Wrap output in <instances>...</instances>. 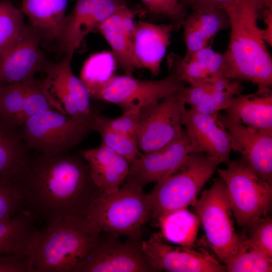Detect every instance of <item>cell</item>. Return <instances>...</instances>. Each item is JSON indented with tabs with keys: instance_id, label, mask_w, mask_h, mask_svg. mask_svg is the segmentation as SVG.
Listing matches in <instances>:
<instances>
[{
	"instance_id": "f35d334b",
	"label": "cell",
	"mask_w": 272,
	"mask_h": 272,
	"mask_svg": "<svg viewBox=\"0 0 272 272\" xmlns=\"http://www.w3.org/2000/svg\"><path fill=\"white\" fill-rule=\"evenodd\" d=\"M192 9L198 8H208L224 9L235 0H185Z\"/></svg>"
},
{
	"instance_id": "7a4b0ae2",
	"label": "cell",
	"mask_w": 272,
	"mask_h": 272,
	"mask_svg": "<svg viewBox=\"0 0 272 272\" xmlns=\"http://www.w3.org/2000/svg\"><path fill=\"white\" fill-rule=\"evenodd\" d=\"M231 29L224 57V76L250 82L255 92H271L272 60L257 23L260 11L256 0H235L224 9Z\"/></svg>"
},
{
	"instance_id": "277c9868",
	"label": "cell",
	"mask_w": 272,
	"mask_h": 272,
	"mask_svg": "<svg viewBox=\"0 0 272 272\" xmlns=\"http://www.w3.org/2000/svg\"><path fill=\"white\" fill-rule=\"evenodd\" d=\"M153 198L143 187L127 178L116 191L100 193L85 220L96 232L108 233L141 242L142 231L150 220Z\"/></svg>"
},
{
	"instance_id": "52a82bcc",
	"label": "cell",
	"mask_w": 272,
	"mask_h": 272,
	"mask_svg": "<svg viewBox=\"0 0 272 272\" xmlns=\"http://www.w3.org/2000/svg\"><path fill=\"white\" fill-rule=\"evenodd\" d=\"M225 169H218L233 215L237 224L246 228L266 216L272 201V184L255 175L240 159L230 160Z\"/></svg>"
},
{
	"instance_id": "3957f363",
	"label": "cell",
	"mask_w": 272,
	"mask_h": 272,
	"mask_svg": "<svg viewBox=\"0 0 272 272\" xmlns=\"http://www.w3.org/2000/svg\"><path fill=\"white\" fill-rule=\"evenodd\" d=\"M99 234L84 219L46 221L37 231L28 257L32 272H74Z\"/></svg>"
},
{
	"instance_id": "cb8c5ba5",
	"label": "cell",
	"mask_w": 272,
	"mask_h": 272,
	"mask_svg": "<svg viewBox=\"0 0 272 272\" xmlns=\"http://www.w3.org/2000/svg\"><path fill=\"white\" fill-rule=\"evenodd\" d=\"M181 25L186 53H192L209 46L211 39L230 23L224 9L198 8L184 17Z\"/></svg>"
},
{
	"instance_id": "7bdbcfd3",
	"label": "cell",
	"mask_w": 272,
	"mask_h": 272,
	"mask_svg": "<svg viewBox=\"0 0 272 272\" xmlns=\"http://www.w3.org/2000/svg\"><path fill=\"white\" fill-rule=\"evenodd\" d=\"M174 3L176 4H180V3H176L174 0H172Z\"/></svg>"
},
{
	"instance_id": "7c38bea8",
	"label": "cell",
	"mask_w": 272,
	"mask_h": 272,
	"mask_svg": "<svg viewBox=\"0 0 272 272\" xmlns=\"http://www.w3.org/2000/svg\"><path fill=\"white\" fill-rule=\"evenodd\" d=\"M49 109L66 114L44 80L35 78L0 86V118L12 127L19 128L30 118Z\"/></svg>"
},
{
	"instance_id": "6da1fadb",
	"label": "cell",
	"mask_w": 272,
	"mask_h": 272,
	"mask_svg": "<svg viewBox=\"0 0 272 272\" xmlns=\"http://www.w3.org/2000/svg\"><path fill=\"white\" fill-rule=\"evenodd\" d=\"M20 184L25 209L45 222L66 218L85 219L101 193L88 165L79 152L32 156Z\"/></svg>"
},
{
	"instance_id": "e0dca14e",
	"label": "cell",
	"mask_w": 272,
	"mask_h": 272,
	"mask_svg": "<svg viewBox=\"0 0 272 272\" xmlns=\"http://www.w3.org/2000/svg\"><path fill=\"white\" fill-rule=\"evenodd\" d=\"M193 145L184 129L176 139L158 150L141 153L130 163L128 178L142 187L158 182L176 172L188 156Z\"/></svg>"
},
{
	"instance_id": "74e56055",
	"label": "cell",
	"mask_w": 272,
	"mask_h": 272,
	"mask_svg": "<svg viewBox=\"0 0 272 272\" xmlns=\"http://www.w3.org/2000/svg\"><path fill=\"white\" fill-rule=\"evenodd\" d=\"M0 272H32V269L26 257L0 254Z\"/></svg>"
},
{
	"instance_id": "1f68e13d",
	"label": "cell",
	"mask_w": 272,
	"mask_h": 272,
	"mask_svg": "<svg viewBox=\"0 0 272 272\" xmlns=\"http://www.w3.org/2000/svg\"><path fill=\"white\" fill-rule=\"evenodd\" d=\"M26 25L24 14L11 0L0 1V54L19 38Z\"/></svg>"
},
{
	"instance_id": "60d3db41",
	"label": "cell",
	"mask_w": 272,
	"mask_h": 272,
	"mask_svg": "<svg viewBox=\"0 0 272 272\" xmlns=\"http://www.w3.org/2000/svg\"><path fill=\"white\" fill-rule=\"evenodd\" d=\"M260 11L262 10L272 8V0H256Z\"/></svg>"
},
{
	"instance_id": "ba28073f",
	"label": "cell",
	"mask_w": 272,
	"mask_h": 272,
	"mask_svg": "<svg viewBox=\"0 0 272 272\" xmlns=\"http://www.w3.org/2000/svg\"><path fill=\"white\" fill-rule=\"evenodd\" d=\"M91 125L49 109L30 118L20 129L31 151L51 156L70 152L92 131Z\"/></svg>"
},
{
	"instance_id": "2e32d148",
	"label": "cell",
	"mask_w": 272,
	"mask_h": 272,
	"mask_svg": "<svg viewBox=\"0 0 272 272\" xmlns=\"http://www.w3.org/2000/svg\"><path fill=\"white\" fill-rule=\"evenodd\" d=\"M125 6L121 0H77L56 39L59 50L74 54L88 34L97 30L105 19Z\"/></svg>"
},
{
	"instance_id": "484cf974",
	"label": "cell",
	"mask_w": 272,
	"mask_h": 272,
	"mask_svg": "<svg viewBox=\"0 0 272 272\" xmlns=\"http://www.w3.org/2000/svg\"><path fill=\"white\" fill-rule=\"evenodd\" d=\"M30 151L20 127H12L0 118V176L20 183L30 165Z\"/></svg>"
},
{
	"instance_id": "d4e9b609",
	"label": "cell",
	"mask_w": 272,
	"mask_h": 272,
	"mask_svg": "<svg viewBox=\"0 0 272 272\" xmlns=\"http://www.w3.org/2000/svg\"><path fill=\"white\" fill-rule=\"evenodd\" d=\"M224 111L233 121L257 130L272 133V92L241 93L231 100Z\"/></svg>"
},
{
	"instance_id": "f546056e",
	"label": "cell",
	"mask_w": 272,
	"mask_h": 272,
	"mask_svg": "<svg viewBox=\"0 0 272 272\" xmlns=\"http://www.w3.org/2000/svg\"><path fill=\"white\" fill-rule=\"evenodd\" d=\"M243 90L239 81L217 78L208 83L196 111L217 117Z\"/></svg>"
},
{
	"instance_id": "44dd1931",
	"label": "cell",
	"mask_w": 272,
	"mask_h": 272,
	"mask_svg": "<svg viewBox=\"0 0 272 272\" xmlns=\"http://www.w3.org/2000/svg\"><path fill=\"white\" fill-rule=\"evenodd\" d=\"M167 65L169 72L175 74L186 84L210 82L224 77L223 53L216 52L209 46L186 53L183 57L171 53L168 56Z\"/></svg>"
},
{
	"instance_id": "ac0fdd59",
	"label": "cell",
	"mask_w": 272,
	"mask_h": 272,
	"mask_svg": "<svg viewBox=\"0 0 272 272\" xmlns=\"http://www.w3.org/2000/svg\"><path fill=\"white\" fill-rule=\"evenodd\" d=\"M40 33L29 24L19 38L0 54V85L35 78L46 63L40 47Z\"/></svg>"
},
{
	"instance_id": "5bb4252c",
	"label": "cell",
	"mask_w": 272,
	"mask_h": 272,
	"mask_svg": "<svg viewBox=\"0 0 272 272\" xmlns=\"http://www.w3.org/2000/svg\"><path fill=\"white\" fill-rule=\"evenodd\" d=\"M73 56L66 54L59 61L47 64L43 80L67 115L81 121L92 122L98 113L91 106V97L84 83L73 73Z\"/></svg>"
},
{
	"instance_id": "603a6c76",
	"label": "cell",
	"mask_w": 272,
	"mask_h": 272,
	"mask_svg": "<svg viewBox=\"0 0 272 272\" xmlns=\"http://www.w3.org/2000/svg\"><path fill=\"white\" fill-rule=\"evenodd\" d=\"M135 14L125 5L105 19L97 29L111 47L116 62L128 76H132L135 70L131 50Z\"/></svg>"
},
{
	"instance_id": "9c48e42d",
	"label": "cell",
	"mask_w": 272,
	"mask_h": 272,
	"mask_svg": "<svg viewBox=\"0 0 272 272\" xmlns=\"http://www.w3.org/2000/svg\"><path fill=\"white\" fill-rule=\"evenodd\" d=\"M180 90L141 108L137 133L140 152L147 153L160 149L182 133L186 104Z\"/></svg>"
},
{
	"instance_id": "b9f144b4",
	"label": "cell",
	"mask_w": 272,
	"mask_h": 272,
	"mask_svg": "<svg viewBox=\"0 0 272 272\" xmlns=\"http://www.w3.org/2000/svg\"><path fill=\"white\" fill-rule=\"evenodd\" d=\"M174 1L177 3H179V0H174Z\"/></svg>"
},
{
	"instance_id": "4dcf8cb0",
	"label": "cell",
	"mask_w": 272,
	"mask_h": 272,
	"mask_svg": "<svg viewBox=\"0 0 272 272\" xmlns=\"http://www.w3.org/2000/svg\"><path fill=\"white\" fill-rule=\"evenodd\" d=\"M115 61L112 53L103 51L91 55L84 62L80 78L91 98L103 83L114 75Z\"/></svg>"
},
{
	"instance_id": "4fadbf2b",
	"label": "cell",
	"mask_w": 272,
	"mask_h": 272,
	"mask_svg": "<svg viewBox=\"0 0 272 272\" xmlns=\"http://www.w3.org/2000/svg\"><path fill=\"white\" fill-rule=\"evenodd\" d=\"M141 246L154 271L225 272L227 268L213 255L192 247L173 246L155 232Z\"/></svg>"
},
{
	"instance_id": "d6986e66",
	"label": "cell",
	"mask_w": 272,
	"mask_h": 272,
	"mask_svg": "<svg viewBox=\"0 0 272 272\" xmlns=\"http://www.w3.org/2000/svg\"><path fill=\"white\" fill-rule=\"evenodd\" d=\"M183 125L194 152L203 153L220 164L229 162L232 151L230 137L217 117L186 108Z\"/></svg>"
},
{
	"instance_id": "8fae6325",
	"label": "cell",
	"mask_w": 272,
	"mask_h": 272,
	"mask_svg": "<svg viewBox=\"0 0 272 272\" xmlns=\"http://www.w3.org/2000/svg\"><path fill=\"white\" fill-rule=\"evenodd\" d=\"M141 243L124 242L120 236L100 233L74 272L154 271Z\"/></svg>"
},
{
	"instance_id": "ee69618b",
	"label": "cell",
	"mask_w": 272,
	"mask_h": 272,
	"mask_svg": "<svg viewBox=\"0 0 272 272\" xmlns=\"http://www.w3.org/2000/svg\"><path fill=\"white\" fill-rule=\"evenodd\" d=\"M1 86V85H0Z\"/></svg>"
},
{
	"instance_id": "ffe728a7",
	"label": "cell",
	"mask_w": 272,
	"mask_h": 272,
	"mask_svg": "<svg viewBox=\"0 0 272 272\" xmlns=\"http://www.w3.org/2000/svg\"><path fill=\"white\" fill-rule=\"evenodd\" d=\"M172 24H155L145 21L134 23L131 50L135 69H146L157 76L170 44Z\"/></svg>"
},
{
	"instance_id": "d6a6232c",
	"label": "cell",
	"mask_w": 272,
	"mask_h": 272,
	"mask_svg": "<svg viewBox=\"0 0 272 272\" xmlns=\"http://www.w3.org/2000/svg\"><path fill=\"white\" fill-rule=\"evenodd\" d=\"M91 127L92 131L99 133L101 145L122 156L130 163L141 154L136 138L110 129L96 121L94 117Z\"/></svg>"
},
{
	"instance_id": "f1b7e54d",
	"label": "cell",
	"mask_w": 272,
	"mask_h": 272,
	"mask_svg": "<svg viewBox=\"0 0 272 272\" xmlns=\"http://www.w3.org/2000/svg\"><path fill=\"white\" fill-rule=\"evenodd\" d=\"M158 222L161 236L167 240L181 246L192 247L196 238L199 224L196 214L185 208L163 216Z\"/></svg>"
},
{
	"instance_id": "4316f807",
	"label": "cell",
	"mask_w": 272,
	"mask_h": 272,
	"mask_svg": "<svg viewBox=\"0 0 272 272\" xmlns=\"http://www.w3.org/2000/svg\"><path fill=\"white\" fill-rule=\"evenodd\" d=\"M36 219L27 210L7 220L0 221V254L28 257L38 229Z\"/></svg>"
},
{
	"instance_id": "ab89813d",
	"label": "cell",
	"mask_w": 272,
	"mask_h": 272,
	"mask_svg": "<svg viewBox=\"0 0 272 272\" xmlns=\"http://www.w3.org/2000/svg\"><path fill=\"white\" fill-rule=\"evenodd\" d=\"M260 16L263 19L265 28L261 29L262 37L265 43L272 45V8L262 10Z\"/></svg>"
},
{
	"instance_id": "7402d4cb",
	"label": "cell",
	"mask_w": 272,
	"mask_h": 272,
	"mask_svg": "<svg viewBox=\"0 0 272 272\" xmlns=\"http://www.w3.org/2000/svg\"><path fill=\"white\" fill-rule=\"evenodd\" d=\"M101 193L117 190L128 177L130 163L108 148L99 146L80 152Z\"/></svg>"
},
{
	"instance_id": "e575fe53",
	"label": "cell",
	"mask_w": 272,
	"mask_h": 272,
	"mask_svg": "<svg viewBox=\"0 0 272 272\" xmlns=\"http://www.w3.org/2000/svg\"><path fill=\"white\" fill-rule=\"evenodd\" d=\"M25 209L20 183L0 176V221L9 219Z\"/></svg>"
},
{
	"instance_id": "9a60e30c",
	"label": "cell",
	"mask_w": 272,
	"mask_h": 272,
	"mask_svg": "<svg viewBox=\"0 0 272 272\" xmlns=\"http://www.w3.org/2000/svg\"><path fill=\"white\" fill-rule=\"evenodd\" d=\"M219 123L227 130L231 150L255 175L272 184V133L257 130L233 121L219 113Z\"/></svg>"
},
{
	"instance_id": "30bf717a",
	"label": "cell",
	"mask_w": 272,
	"mask_h": 272,
	"mask_svg": "<svg viewBox=\"0 0 272 272\" xmlns=\"http://www.w3.org/2000/svg\"><path fill=\"white\" fill-rule=\"evenodd\" d=\"M185 84L171 72L158 80H140L126 75H113L91 98L117 105L123 110L136 106L142 108L159 102L182 89Z\"/></svg>"
},
{
	"instance_id": "8d00e7d4",
	"label": "cell",
	"mask_w": 272,
	"mask_h": 272,
	"mask_svg": "<svg viewBox=\"0 0 272 272\" xmlns=\"http://www.w3.org/2000/svg\"><path fill=\"white\" fill-rule=\"evenodd\" d=\"M140 111V107L136 106L124 110L120 116L115 118L97 113L94 119L110 129L137 138Z\"/></svg>"
},
{
	"instance_id": "d590c367",
	"label": "cell",
	"mask_w": 272,
	"mask_h": 272,
	"mask_svg": "<svg viewBox=\"0 0 272 272\" xmlns=\"http://www.w3.org/2000/svg\"><path fill=\"white\" fill-rule=\"evenodd\" d=\"M246 243L251 248L272 258V219L264 216L246 227Z\"/></svg>"
},
{
	"instance_id": "836d02e7",
	"label": "cell",
	"mask_w": 272,
	"mask_h": 272,
	"mask_svg": "<svg viewBox=\"0 0 272 272\" xmlns=\"http://www.w3.org/2000/svg\"><path fill=\"white\" fill-rule=\"evenodd\" d=\"M225 265L229 272H269L272 258L251 248L245 241L242 249Z\"/></svg>"
},
{
	"instance_id": "5b68a950",
	"label": "cell",
	"mask_w": 272,
	"mask_h": 272,
	"mask_svg": "<svg viewBox=\"0 0 272 272\" xmlns=\"http://www.w3.org/2000/svg\"><path fill=\"white\" fill-rule=\"evenodd\" d=\"M220 164L203 153L190 154L179 169L157 182L150 192L153 198L150 219L158 221L191 205Z\"/></svg>"
},
{
	"instance_id": "8992f818",
	"label": "cell",
	"mask_w": 272,
	"mask_h": 272,
	"mask_svg": "<svg viewBox=\"0 0 272 272\" xmlns=\"http://www.w3.org/2000/svg\"><path fill=\"white\" fill-rule=\"evenodd\" d=\"M191 205L202 225L210 247L225 264L244 246L245 237L235 231L223 181L215 179L212 186Z\"/></svg>"
},
{
	"instance_id": "83f0119b",
	"label": "cell",
	"mask_w": 272,
	"mask_h": 272,
	"mask_svg": "<svg viewBox=\"0 0 272 272\" xmlns=\"http://www.w3.org/2000/svg\"><path fill=\"white\" fill-rule=\"evenodd\" d=\"M67 0H21V11L42 38L56 39L66 17Z\"/></svg>"
}]
</instances>
